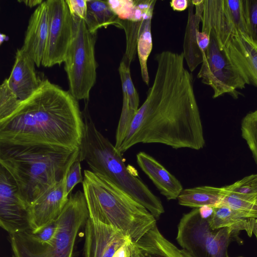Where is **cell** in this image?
<instances>
[{
  "label": "cell",
  "instance_id": "d590c367",
  "mask_svg": "<svg viewBox=\"0 0 257 257\" xmlns=\"http://www.w3.org/2000/svg\"><path fill=\"white\" fill-rule=\"evenodd\" d=\"M189 1L173 0L170 2V6L174 11H183L188 8Z\"/></svg>",
  "mask_w": 257,
  "mask_h": 257
},
{
  "label": "cell",
  "instance_id": "44dd1931",
  "mask_svg": "<svg viewBox=\"0 0 257 257\" xmlns=\"http://www.w3.org/2000/svg\"><path fill=\"white\" fill-rule=\"evenodd\" d=\"M256 218H248L242 213L227 206L214 207L211 216L207 219L213 230L227 228L233 231L245 230L249 236L252 234Z\"/></svg>",
  "mask_w": 257,
  "mask_h": 257
},
{
  "label": "cell",
  "instance_id": "ba28073f",
  "mask_svg": "<svg viewBox=\"0 0 257 257\" xmlns=\"http://www.w3.org/2000/svg\"><path fill=\"white\" fill-rule=\"evenodd\" d=\"M232 231L227 228L213 230L198 208L184 214L178 225L176 240L194 257H228L227 247Z\"/></svg>",
  "mask_w": 257,
  "mask_h": 257
},
{
  "label": "cell",
  "instance_id": "74e56055",
  "mask_svg": "<svg viewBox=\"0 0 257 257\" xmlns=\"http://www.w3.org/2000/svg\"><path fill=\"white\" fill-rule=\"evenodd\" d=\"M20 3H24L27 6L32 8L36 6H39L41 4L43 1L42 0H28V1H19Z\"/></svg>",
  "mask_w": 257,
  "mask_h": 257
},
{
  "label": "cell",
  "instance_id": "836d02e7",
  "mask_svg": "<svg viewBox=\"0 0 257 257\" xmlns=\"http://www.w3.org/2000/svg\"><path fill=\"white\" fill-rule=\"evenodd\" d=\"M210 35L206 33L200 31L197 32V42L202 55L206 52L210 44Z\"/></svg>",
  "mask_w": 257,
  "mask_h": 257
},
{
  "label": "cell",
  "instance_id": "f1b7e54d",
  "mask_svg": "<svg viewBox=\"0 0 257 257\" xmlns=\"http://www.w3.org/2000/svg\"><path fill=\"white\" fill-rule=\"evenodd\" d=\"M248 36L257 45V0H243Z\"/></svg>",
  "mask_w": 257,
  "mask_h": 257
},
{
  "label": "cell",
  "instance_id": "f546056e",
  "mask_svg": "<svg viewBox=\"0 0 257 257\" xmlns=\"http://www.w3.org/2000/svg\"><path fill=\"white\" fill-rule=\"evenodd\" d=\"M79 155L70 167L67 174L64 192V198L66 201L69 195L74 187L78 183H82L83 178L81 174V167Z\"/></svg>",
  "mask_w": 257,
  "mask_h": 257
},
{
  "label": "cell",
  "instance_id": "5bb4252c",
  "mask_svg": "<svg viewBox=\"0 0 257 257\" xmlns=\"http://www.w3.org/2000/svg\"><path fill=\"white\" fill-rule=\"evenodd\" d=\"M68 170L60 181L52 186L30 205L29 222L33 232L39 231L55 220L62 211L67 202L64 198V192Z\"/></svg>",
  "mask_w": 257,
  "mask_h": 257
},
{
  "label": "cell",
  "instance_id": "e575fe53",
  "mask_svg": "<svg viewBox=\"0 0 257 257\" xmlns=\"http://www.w3.org/2000/svg\"><path fill=\"white\" fill-rule=\"evenodd\" d=\"M132 239L127 240L114 253L112 257H130Z\"/></svg>",
  "mask_w": 257,
  "mask_h": 257
},
{
  "label": "cell",
  "instance_id": "60d3db41",
  "mask_svg": "<svg viewBox=\"0 0 257 257\" xmlns=\"http://www.w3.org/2000/svg\"><path fill=\"white\" fill-rule=\"evenodd\" d=\"M240 257H241V256H240Z\"/></svg>",
  "mask_w": 257,
  "mask_h": 257
},
{
  "label": "cell",
  "instance_id": "83f0119b",
  "mask_svg": "<svg viewBox=\"0 0 257 257\" xmlns=\"http://www.w3.org/2000/svg\"><path fill=\"white\" fill-rule=\"evenodd\" d=\"M226 192L257 195V174L246 176L235 183L224 187Z\"/></svg>",
  "mask_w": 257,
  "mask_h": 257
},
{
  "label": "cell",
  "instance_id": "8fae6325",
  "mask_svg": "<svg viewBox=\"0 0 257 257\" xmlns=\"http://www.w3.org/2000/svg\"><path fill=\"white\" fill-rule=\"evenodd\" d=\"M48 30L41 65L51 67L64 62L73 34V18L66 1L47 0Z\"/></svg>",
  "mask_w": 257,
  "mask_h": 257
},
{
  "label": "cell",
  "instance_id": "277c9868",
  "mask_svg": "<svg viewBox=\"0 0 257 257\" xmlns=\"http://www.w3.org/2000/svg\"><path fill=\"white\" fill-rule=\"evenodd\" d=\"M82 183L92 220L113 226L133 241L157 225L147 209L107 178L85 170Z\"/></svg>",
  "mask_w": 257,
  "mask_h": 257
},
{
  "label": "cell",
  "instance_id": "8992f818",
  "mask_svg": "<svg viewBox=\"0 0 257 257\" xmlns=\"http://www.w3.org/2000/svg\"><path fill=\"white\" fill-rule=\"evenodd\" d=\"M89 218L83 192L71 194L56 219V233L47 243L32 236L30 229L9 234L13 257H73L77 234Z\"/></svg>",
  "mask_w": 257,
  "mask_h": 257
},
{
  "label": "cell",
  "instance_id": "30bf717a",
  "mask_svg": "<svg viewBox=\"0 0 257 257\" xmlns=\"http://www.w3.org/2000/svg\"><path fill=\"white\" fill-rule=\"evenodd\" d=\"M210 35V44L203 55V61L197 74L205 84L213 90V98L224 94L238 97L237 89H242L247 82L235 67L221 51L215 38Z\"/></svg>",
  "mask_w": 257,
  "mask_h": 257
},
{
  "label": "cell",
  "instance_id": "d6986e66",
  "mask_svg": "<svg viewBox=\"0 0 257 257\" xmlns=\"http://www.w3.org/2000/svg\"><path fill=\"white\" fill-rule=\"evenodd\" d=\"M137 161L140 168L167 200L178 198L183 190L182 185L162 164L144 152L137 154Z\"/></svg>",
  "mask_w": 257,
  "mask_h": 257
},
{
  "label": "cell",
  "instance_id": "d4e9b609",
  "mask_svg": "<svg viewBox=\"0 0 257 257\" xmlns=\"http://www.w3.org/2000/svg\"><path fill=\"white\" fill-rule=\"evenodd\" d=\"M151 21H146L137 43V51L141 67V75L143 81L149 84V76L147 67V60L153 47L151 33Z\"/></svg>",
  "mask_w": 257,
  "mask_h": 257
},
{
  "label": "cell",
  "instance_id": "9c48e42d",
  "mask_svg": "<svg viewBox=\"0 0 257 257\" xmlns=\"http://www.w3.org/2000/svg\"><path fill=\"white\" fill-rule=\"evenodd\" d=\"M203 32L212 35L223 51L237 32L248 36L243 0H203Z\"/></svg>",
  "mask_w": 257,
  "mask_h": 257
},
{
  "label": "cell",
  "instance_id": "4fadbf2b",
  "mask_svg": "<svg viewBox=\"0 0 257 257\" xmlns=\"http://www.w3.org/2000/svg\"><path fill=\"white\" fill-rule=\"evenodd\" d=\"M84 229V257H112L131 238L113 226L94 221L89 217Z\"/></svg>",
  "mask_w": 257,
  "mask_h": 257
},
{
  "label": "cell",
  "instance_id": "ffe728a7",
  "mask_svg": "<svg viewBox=\"0 0 257 257\" xmlns=\"http://www.w3.org/2000/svg\"><path fill=\"white\" fill-rule=\"evenodd\" d=\"M203 0L189 1L188 18L183 43L184 60L192 72L203 61L202 53L197 42V32L199 30L203 11Z\"/></svg>",
  "mask_w": 257,
  "mask_h": 257
},
{
  "label": "cell",
  "instance_id": "e0dca14e",
  "mask_svg": "<svg viewBox=\"0 0 257 257\" xmlns=\"http://www.w3.org/2000/svg\"><path fill=\"white\" fill-rule=\"evenodd\" d=\"M35 65L21 48L17 49L11 74L6 79L9 87L22 101L33 95L40 85L42 80L37 76Z\"/></svg>",
  "mask_w": 257,
  "mask_h": 257
},
{
  "label": "cell",
  "instance_id": "ab89813d",
  "mask_svg": "<svg viewBox=\"0 0 257 257\" xmlns=\"http://www.w3.org/2000/svg\"><path fill=\"white\" fill-rule=\"evenodd\" d=\"M252 232L254 234L256 239H257V219H255V221L253 228Z\"/></svg>",
  "mask_w": 257,
  "mask_h": 257
},
{
  "label": "cell",
  "instance_id": "7a4b0ae2",
  "mask_svg": "<svg viewBox=\"0 0 257 257\" xmlns=\"http://www.w3.org/2000/svg\"><path fill=\"white\" fill-rule=\"evenodd\" d=\"M84 131L78 100L48 79L0 121V144L79 148Z\"/></svg>",
  "mask_w": 257,
  "mask_h": 257
},
{
  "label": "cell",
  "instance_id": "4316f807",
  "mask_svg": "<svg viewBox=\"0 0 257 257\" xmlns=\"http://www.w3.org/2000/svg\"><path fill=\"white\" fill-rule=\"evenodd\" d=\"M22 102L9 87L5 79L0 86V121L11 116Z\"/></svg>",
  "mask_w": 257,
  "mask_h": 257
},
{
  "label": "cell",
  "instance_id": "1f68e13d",
  "mask_svg": "<svg viewBox=\"0 0 257 257\" xmlns=\"http://www.w3.org/2000/svg\"><path fill=\"white\" fill-rule=\"evenodd\" d=\"M57 224L56 219L45 226L44 228L36 232H31L33 237L41 243H47L50 241L55 235L57 230Z\"/></svg>",
  "mask_w": 257,
  "mask_h": 257
},
{
  "label": "cell",
  "instance_id": "9a60e30c",
  "mask_svg": "<svg viewBox=\"0 0 257 257\" xmlns=\"http://www.w3.org/2000/svg\"><path fill=\"white\" fill-rule=\"evenodd\" d=\"M223 51L247 84L257 87V45L249 36L237 32Z\"/></svg>",
  "mask_w": 257,
  "mask_h": 257
},
{
  "label": "cell",
  "instance_id": "5b68a950",
  "mask_svg": "<svg viewBox=\"0 0 257 257\" xmlns=\"http://www.w3.org/2000/svg\"><path fill=\"white\" fill-rule=\"evenodd\" d=\"M82 112L84 131L79 158L91 171L104 176L127 192L149 210L158 204L159 198L125 165L122 154L96 128L86 104Z\"/></svg>",
  "mask_w": 257,
  "mask_h": 257
},
{
  "label": "cell",
  "instance_id": "d6a6232c",
  "mask_svg": "<svg viewBox=\"0 0 257 257\" xmlns=\"http://www.w3.org/2000/svg\"><path fill=\"white\" fill-rule=\"evenodd\" d=\"M72 16L85 20L87 13V0H66Z\"/></svg>",
  "mask_w": 257,
  "mask_h": 257
},
{
  "label": "cell",
  "instance_id": "3957f363",
  "mask_svg": "<svg viewBox=\"0 0 257 257\" xmlns=\"http://www.w3.org/2000/svg\"><path fill=\"white\" fill-rule=\"evenodd\" d=\"M79 154V148L0 144V165L12 176L20 197L30 207L64 178Z\"/></svg>",
  "mask_w": 257,
  "mask_h": 257
},
{
  "label": "cell",
  "instance_id": "4dcf8cb0",
  "mask_svg": "<svg viewBox=\"0 0 257 257\" xmlns=\"http://www.w3.org/2000/svg\"><path fill=\"white\" fill-rule=\"evenodd\" d=\"M109 7L117 17L121 20H130L135 7V1H106Z\"/></svg>",
  "mask_w": 257,
  "mask_h": 257
},
{
  "label": "cell",
  "instance_id": "cb8c5ba5",
  "mask_svg": "<svg viewBox=\"0 0 257 257\" xmlns=\"http://www.w3.org/2000/svg\"><path fill=\"white\" fill-rule=\"evenodd\" d=\"M221 205L239 211L248 218H257V195H244L224 190L220 206Z\"/></svg>",
  "mask_w": 257,
  "mask_h": 257
},
{
  "label": "cell",
  "instance_id": "ac0fdd59",
  "mask_svg": "<svg viewBox=\"0 0 257 257\" xmlns=\"http://www.w3.org/2000/svg\"><path fill=\"white\" fill-rule=\"evenodd\" d=\"M130 257L194 256L165 238L156 225L138 240H132Z\"/></svg>",
  "mask_w": 257,
  "mask_h": 257
},
{
  "label": "cell",
  "instance_id": "f35d334b",
  "mask_svg": "<svg viewBox=\"0 0 257 257\" xmlns=\"http://www.w3.org/2000/svg\"><path fill=\"white\" fill-rule=\"evenodd\" d=\"M7 39V36L5 34L1 33L0 34V44L1 45Z\"/></svg>",
  "mask_w": 257,
  "mask_h": 257
},
{
  "label": "cell",
  "instance_id": "484cf974",
  "mask_svg": "<svg viewBox=\"0 0 257 257\" xmlns=\"http://www.w3.org/2000/svg\"><path fill=\"white\" fill-rule=\"evenodd\" d=\"M241 131L257 165V109L248 113L243 118Z\"/></svg>",
  "mask_w": 257,
  "mask_h": 257
},
{
  "label": "cell",
  "instance_id": "603a6c76",
  "mask_svg": "<svg viewBox=\"0 0 257 257\" xmlns=\"http://www.w3.org/2000/svg\"><path fill=\"white\" fill-rule=\"evenodd\" d=\"M87 13L84 22L88 30L97 33L98 29L110 25L118 27L119 19L112 11L106 1L87 0Z\"/></svg>",
  "mask_w": 257,
  "mask_h": 257
},
{
  "label": "cell",
  "instance_id": "7402d4cb",
  "mask_svg": "<svg viewBox=\"0 0 257 257\" xmlns=\"http://www.w3.org/2000/svg\"><path fill=\"white\" fill-rule=\"evenodd\" d=\"M223 196V187L202 186L183 189L177 199L180 205L193 208L204 206L217 207Z\"/></svg>",
  "mask_w": 257,
  "mask_h": 257
},
{
  "label": "cell",
  "instance_id": "2e32d148",
  "mask_svg": "<svg viewBox=\"0 0 257 257\" xmlns=\"http://www.w3.org/2000/svg\"><path fill=\"white\" fill-rule=\"evenodd\" d=\"M48 30L46 1L39 5L31 15L21 49L39 67L45 54Z\"/></svg>",
  "mask_w": 257,
  "mask_h": 257
},
{
  "label": "cell",
  "instance_id": "8d00e7d4",
  "mask_svg": "<svg viewBox=\"0 0 257 257\" xmlns=\"http://www.w3.org/2000/svg\"><path fill=\"white\" fill-rule=\"evenodd\" d=\"M214 207L204 206L198 208L200 215L202 218L205 219H209L212 215Z\"/></svg>",
  "mask_w": 257,
  "mask_h": 257
},
{
  "label": "cell",
  "instance_id": "52a82bcc",
  "mask_svg": "<svg viewBox=\"0 0 257 257\" xmlns=\"http://www.w3.org/2000/svg\"><path fill=\"white\" fill-rule=\"evenodd\" d=\"M73 37L64 63L69 91L77 100H87L96 80L95 57L97 33L90 32L84 20L72 16Z\"/></svg>",
  "mask_w": 257,
  "mask_h": 257
},
{
  "label": "cell",
  "instance_id": "6da1fadb",
  "mask_svg": "<svg viewBox=\"0 0 257 257\" xmlns=\"http://www.w3.org/2000/svg\"><path fill=\"white\" fill-rule=\"evenodd\" d=\"M157 69L147 97L139 108L118 151L139 143L199 150L205 141L191 72L183 52L156 55Z\"/></svg>",
  "mask_w": 257,
  "mask_h": 257
},
{
  "label": "cell",
  "instance_id": "7c38bea8",
  "mask_svg": "<svg viewBox=\"0 0 257 257\" xmlns=\"http://www.w3.org/2000/svg\"><path fill=\"white\" fill-rule=\"evenodd\" d=\"M29 206L22 199L10 174L0 165V225L9 234L30 228Z\"/></svg>",
  "mask_w": 257,
  "mask_h": 257
}]
</instances>
